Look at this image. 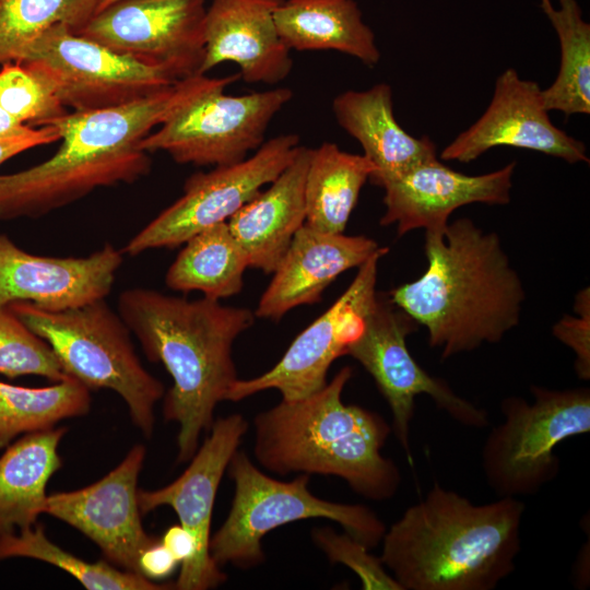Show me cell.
Masks as SVG:
<instances>
[{"instance_id":"cell-1","label":"cell","mask_w":590,"mask_h":590,"mask_svg":"<svg viewBox=\"0 0 590 590\" xmlns=\"http://www.w3.org/2000/svg\"><path fill=\"white\" fill-rule=\"evenodd\" d=\"M238 79L192 75L128 104L50 120L61 145L40 164L0 175V220L40 217L96 188L137 181L151 169L141 140L198 96Z\"/></svg>"},{"instance_id":"cell-2","label":"cell","mask_w":590,"mask_h":590,"mask_svg":"<svg viewBox=\"0 0 590 590\" xmlns=\"http://www.w3.org/2000/svg\"><path fill=\"white\" fill-rule=\"evenodd\" d=\"M117 308L146 357L162 363L173 379L163 414L178 425L177 462L189 461L215 421V408L238 379L233 344L252 326L255 311L144 287L121 292Z\"/></svg>"},{"instance_id":"cell-3","label":"cell","mask_w":590,"mask_h":590,"mask_svg":"<svg viewBox=\"0 0 590 590\" xmlns=\"http://www.w3.org/2000/svg\"><path fill=\"white\" fill-rule=\"evenodd\" d=\"M427 268L391 302L427 330L441 359L498 343L518 326L526 293L496 233L470 219L425 231Z\"/></svg>"},{"instance_id":"cell-4","label":"cell","mask_w":590,"mask_h":590,"mask_svg":"<svg viewBox=\"0 0 590 590\" xmlns=\"http://www.w3.org/2000/svg\"><path fill=\"white\" fill-rule=\"evenodd\" d=\"M526 510L516 497L476 505L435 482L381 540L402 590H493L516 568Z\"/></svg>"},{"instance_id":"cell-5","label":"cell","mask_w":590,"mask_h":590,"mask_svg":"<svg viewBox=\"0 0 590 590\" xmlns=\"http://www.w3.org/2000/svg\"><path fill=\"white\" fill-rule=\"evenodd\" d=\"M352 375L344 366L317 392L258 413L253 455L275 474L338 476L367 499L387 500L402 481L397 464L381 453L391 426L379 413L343 402Z\"/></svg>"},{"instance_id":"cell-6","label":"cell","mask_w":590,"mask_h":590,"mask_svg":"<svg viewBox=\"0 0 590 590\" xmlns=\"http://www.w3.org/2000/svg\"><path fill=\"white\" fill-rule=\"evenodd\" d=\"M8 308L48 343L68 376L90 390L115 391L133 424L145 437L152 436L154 410L165 394L164 386L143 367L129 328L105 299L60 311L27 302Z\"/></svg>"},{"instance_id":"cell-7","label":"cell","mask_w":590,"mask_h":590,"mask_svg":"<svg viewBox=\"0 0 590 590\" xmlns=\"http://www.w3.org/2000/svg\"><path fill=\"white\" fill-rule=\"evenodd\" d=\"M234 497L227 518L210 539V554L222 567L259 566L266 559L262 539L275 528L305 519L339 523L345 533L369 550L386 533V526L367 506L322 499L308 489L309 475L300 473L285 482L261 472L247 453L236 450L228 467Z\"/></svg>"},{"instance_id":"cell-8","label":"cell","mask_w":590,"mask_h":590,"mask_svg":"<svg viewBox=\"0 0 590 590\" xmlns=\"http://www.w3.org/2000/svg\"><path fill=\"white\" fill-rule=\"evenodd\" d=\"M529 403L511 396L500 403L503 423L488 433L481 452L486 481L500 497L533 495L559 473L555 448L590 430V390L530 387Z\"/></svg>"},{"instance_id":"cell-9","label":"cell","mask_w":590,"mask_h":590,"mask_svg":"<svg viewBox=\"0 0 590 590\" xmlns=\"http://www.w3.org/2000/svg\"><path fill=\"white\" fill-rule=\"evenodd\" d=\"M416 327L417 323L396 306L389 295L377 293L359 334L346 351V355L356 359L373 377L386 399L392 415L391 432L410 464L413 463L410 425L417 396L430 397L439 410L464 426L484 428L489 424L484 409L458 396L445 380L430 376L413 358L406 337Z\"/></svg>"},{"instance_id":"cell-10","label":"cell","mask_w":590,"mask_h":590,"mask_svg":"<svg viewBox=\"0 0 590 590\" xmlns=\"http://www.w3.org/2000/svg\"><path fill=\"white\" fill-rule=\"evenodd\" d=\"M19 61L43 75L61 104L74 111L128 104L180 80L168 70L80 36L63 24L43 33Z\"/></svg>"},{"instance_id":"cell-11","label":"cell","mask_w":590,"mask_h":590,"mask_svg":"<svg viewBox=\"0 0 590 590\" xmlns=\"http://www.w3.org/2000/svg\"><path fill=\"white\" fill-rule=\"evenodd\" d=\"M213 88L176 111L140 142L146 153L166 152L176 163L225 166L247 158L264 142L275 115L293 91L278 87L245 95Z\"/></svg>"},{"instance_id":"cell-12","label":"cell","mask_w":590,"mask_h":590,"mask_svg":"<svg viewBox=\"0 0 590 590\" xmlns=\"http://www.w3.org/2000/svg\"><path fill=\"white\" fill-rule=\"evenodd\" d=\"M299 145L297 134H280L241 162L191 175L182 196L137 233L122 252L138 256L150 249L175 248L197 233L227 222L282 173Z\"/></svg>"},{"instance_id":"cell-13","label":"cell","mask_w":590,"mask_h":590,"mask_svg":"<svg viewBox=\"0 0 590 590\" xmlns=\"http://www.w3.org/2000/svg\"><path fill=\"white\" fill-rule=\"evenodd\" d=\"M387 252L381 247L365 261L344 293L294 339L281 359L260 376L237 379L225 401L237 402L268 389L278 390L284 401H296L323 388L330 366L346 355L362 330L377 295L378 263Z\"/></svg>"},{"instance_id":"cell-14","label":"cell","mask_w":590,"mask_h":590,"mask_svg":"<svg viewBox=\"0 0 590 590\" xmlns=\"http://www.w3.org/2000/svg\"><path fill=\"white\" fill-rule=\"evenodd\" d=\"M205 0H116L75 34L178 79L200 74Z\"/></svg>"},{"instance_id":"cell-15","label":"cell","mask_w":590,"mask_h":590,"mask_svg":"<svg viewBox=\"0 0 590 590\" xmlns=\"http://www.w3.org/2000/svg\"><path fill=\"white\" fill-rule=\"evenodd\" d=\"M247 430L248 422L240 414L216 418L181 475L161 488H138L142 515L168 506L193 536L194 555L180 566L174 589L208 590L227 579L210 554L211 519L221 480Z\"/></svg>"},{"instance_id":"cell-16","label":"cell","mask_w":590,"mask_h":590,"mask_svg":"<svg viewBox=\"0 0 590 590\" xmlns=\"http://www.w3.org/2000/svg\"><path fill=\"white\" fill-rule=\"evenodd\" d=\"M145 456V447L134 445L105 476L79 489L47 495L44 506V515L83 533L107 562L137 574L140 554L158 540L144 530L138 505L137 485Z\"/></svg>"},{"instance_id":"cell-17","label":"cell","mask_w":590,"mask_h":590,"mask_svg":"<svg viewBox=\"0 0 590 590\" xmlns=\"http://www.w3.org/2000/svg\"><path fill=\"white\" fill-rule=\"evenodd\" d=\"M497 146H512L562 158L569 164L589 163L586 144L550 119L535 81L506 69L495 82L483 115L440 152V160L470 163Z\"/></svg>"},{"instance_id":"cell-18","label":"cell","mask_w":590,"mask_h":590,"mask_svg":"<svg viewBox=\"0 0 590 590\" xmlns=\"http://www.w3.org/2000/svg\"><path fill=\"white\" fill-rule=\"evenodd\" d=\"M122 253L107 243L86 257L37 256L0 234V307L27 302L60 311L105 299Z\"/></svg>"},{"instance_id":"cell-19","label":"cell","mask_w":590,"mask_h":590,"mask_svg":"<svg viewBox=\"0 0 590 590\" xmlns=\"http://www.w3.org/2000/svg\"><path fill=\"white\" fill-rule=\"evenodd\" d=\"M517 163L482 174L465 175L439 158L422 163L385 182V213L380 225H397V234L424 228L437 229L449 223L451 213L464 205H505L510 201Z\"/></svg>"},{"instance_id":"cell-20","label":"cell","mask_w":590,"mask_h":590,"mask_svg":"<svg viewBox=\"0 0 590 590\" xmlns=\"http://www.w3.org/2000/svg\"><path fill=\"white\" fill-rule=\"evenodd\" d=\"M282 1L212 0L204 19L200 74L223 62H234L246 83L274 85L285 80L293 60L273 16Z\"/></svg>"},{"instance_id":"cell-21","label":"cell","mask_w":590,"mask_h":590,"mask_svg":"<svg viewBox=\"0 0 590 590\" xmlns=\"http://www.w3.org/2000/svg\"><path fill=\"white\" fill-rule=\"evenodd\" d=\"M380 248L363 235L323 233L304 224L274 270L255 315L276 321L295 307L320 302L340 274L359 268Z\"/></svg>"},{"instance_id":"cell-22","label":"cell","mask_w":590,"mask_h":590,"mask_svg":"<svg viewBox=\"0 0 590 590\" xmlns=\"http://www.w3.org/2000/svg\"><path fill=\"white\" fill-rule=\"evenodd\" d=\"M332 111L339 126L358 141L363 155L374 165L369 180L379 187L438 157L428 137L415 138L398 123L392 90L387 83L339 94L332 102Z\"/></svg>"},{"instance_id":"cell-23","label":"cell","mask_w":590,"mask_h":590,"mask_svg":"<svg viewBox=\"0 0 590 590\" xmlns=\"http://www.w3.org/2000/svg\"><path fill=\"white\" fill-rule=\"evenodd\" d=\"M310 151L299 145L292 162L269 187L227 221L249 267L273 273L294 235L305 224V180Z\"/></svg>"},{"instance_id":"cell-24","label":"cell","mask_w":590,"mask_h":590,"mask_svg":"<svg viewBox=\"0 0 590 590\" xmlns=\"http://www.w3.org/2000/svg\"><path fill=\"white\" fill-rule=\"evenodd\" d=\"M273 16L290 50H335L369 68L380 60L375 34L354 0H283Z\"/></svg>"},{"instance_id":"cell-25","label":"cell","mask_w":590,"mask_h":590,"mask_svg":"<svg viewBox=\"0 0 590 590\" xmlns=\"http://www.w3.org/2000/svg\"><path fill=\"white\" fill-rule=\"evenodd\" d=\"M66 427L16 438L0 456V540L37 523L47 485L60 469L59 445Z\"/></svg>"},{"instance_id":"cell-26","label":"cell","mask_w":590,"mask_h":590,"mask_svg":"<svg viewBox=\"0 0 590 590\" xmlns=\"http://www.w3.org/2000/svg\"><path fill=\"white\" fill-rule=\"evenodd\" d=\"M374 172L363 154L342 151L335 143L311 149L305 180V224L319 232L342 234Z\"/></svg>"},{"instance_id":"cell-27","label":"cell","mask_w":590,"mask_h":590,"mask_svg":"<svg viewBox=\"0 0 590 590\" xmlns=\"http://www.w3.org/2000/svg\"><path fill=\"white\" fill-rule=\"evenodd\" d=\"M248 267L227 222H222L185 243L166 272L165 283L176 292L198 291L204 297L221 300L241 291Z\"/></svg>"},{"instance_id":"cell-28","label":"cell","mask_w":590,"mask_h":590,"mask_svg":"<svg viewBox=\"0 0 590 590\" xmlns=\"http://www.w3.org/2000/svg\"><path fill=\"white\" fill-rule=\"evenodd\" d=\"M540 7L554 27L560 47L559 69L554 82L542 90L545 108L565 116L590 114V24L577 0H551Z\"/></svg>"},{"instance_id":"cell-29","label":"cell","mask_w":590,"mask_h":590,"mask_svg":"<svg viewBox=\"0 0 590 590\" xmlns=\"http://www.w3.org/2000/svg\"><path fill=\"white\" fill-rule=\"evenodd\" d=\"M90 406V389L70 376L40 388L0 380V449L23 435L50 429L62 420L82 416Z\"/></svg>"},{"instance_id":"cell-30","label":"cell","mask_w":590,"mask_h":590,"mask_svg":"<svg viewBox=\"0 0 590 590\" xmlns=\"http://www.w3.org/2000/svg\"><path fill=\"white\" fill-rule=\"evenodd\" d=\"M30 558L58 567L88 590H164L140 574L116 568L105 560L87 562L55 544L40 523L19 530L0 540V560Z\"/></svg>"},{"instance_id":"cell-31","label":"cell","mask_w":590,"mask_h":590,"mask_svg":"<svg viewBox=\"0 0 590 590\" xmlns=\"http://www.w3.org/2000/svg\"><path fill=\"white\" fill-rule=\"evenodd\" d=\"M101 0H0V64L19 61L48 28L63 24L79 32Z\"/></svg>"},{"instance_id":"cell-32","label":"cell","mask_w":590,"mask_h":590,"mask_svg":"<svg viewBox=\"0 0 590 590\" xmlns=\"http://www.w3.org/2000/svg\"><path fill=\"white\" fill-rule=\"evenodd\" d=\"M0 375H35L54 382L68 377L48 343L8 307H0Z\"/></svg>"},{"instance_id":"cell-33","label":"cell","mask_w":590,"mask_h":590,"mask_svg":"<svg viewBox=\"0 0 590 590\" xmlns=\"http://www.w3.org/2000/svg\"><path fill=\"white\" fill-rule=\"evenodd\" d=\"M0 105L31 127L45 126L68 113L46 79L20 61L0 68Z\"/></svg>"},{"instance_id":"cell-34","label":"cell","mask_w":590,"mask_h":590,"mask_svg":"<svg viewBox=\"0 0 590 590\" xmlns=\"http://www.w3.org/2000/svg\"><path fill=\"white\" fill-rule=\"evenodd\" d=\"M314 544L324 553L332 564H342L353 570L366 590H402L387 570L380 557L369 553V548L347 533H338L330 527L311 530Z\"/></svg>"},{"instance_id":"cell-35","label":"cell","mask_w":590,"mask_h":590,"mask_svg":"<svg viewBox=\"0 0 590 590\" xmlns=\"http://www.w3.org/2000/svg\"><path fill=\"white\" fill-rule=\"evenodd\" d=\"M589 287L576 296L575 311L566 315L553 328L554 335L575 353V369L583 380L590 378V302Z\"/></svg>"},{"instance_id":"cell-36","label":"cell","mask_w":590,"mask_h":590,"mask_svg":"<svg viewBox=\"0 0 590 590\" xmlns=\"http://www.w3.org/2000/svg\"><path fill=\"white\" fill-rule=\"evenodd\" d=\"M178 564L161 540H157L142 551L138 567L143 577L154 581L169 577Z\"/></svg>"},{"instance_id":"cell-37","label":"cell","mask_w":590,"mask_h":590,"mask_svg":"<svg viewBox=\"0 0 590 590\" xmlns=\"http://www.w3.org/2000/svg\"><path fill=\"white\" fill-rule=\"evenodd\" d=\"M59 140L58 130L49 125L34 127L30 132L19 137L0 139V165L26 150Z\"/></svg>"},{"instance_id":"cell-38","label":"cell","mask_w":590,"mask_h":590,"mask_svg":"<svg viewBox=\"0 0 590 590\" xmlns=\"http://www.w3.org/2000/svg\"><path fill=\"white\" fill-rule=\"evenodd\" d=\"M161 542L181 565L188 563L194 555L193 536L180 523L170 526L163 534Z\"/></svg>"},{"instance_id":"cell-39","label":"cell","mask_w":590,"mask_h":590,"mask_svg":"<svg viewBox=\"0 0 590 590\" xmlns=\"http://www.w3.org/2000/svg\"><path fill=\"white\" fill-rule=\"evenodd\" d=\"M33 128L19 121L0 105V139L22 135Z\"/></svg>"},{"instance_id":"cell-40","label":"cell","mask_w":590,"mask_h":590,"mask_svg":"<svg viewBox=\"0 0 590 590\" xmlns=\"http://www.w3.org/2000/svg\"><path fill=\"white\" fill-rule=\"evenodd\" d=\"M116 0H101L97 11L106 8L110 3L115 2Z\"/></svg>"}]
</instances>
